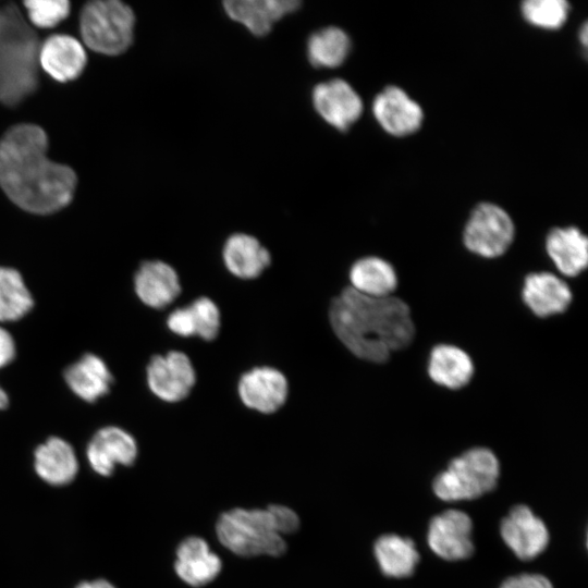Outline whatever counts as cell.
I'll use <instances>...</instances> for the list:
<instances>
[{"label":"cell","mask_w":588,"mask_h":588,"mask_svg":"<svg viewBox=\"0 0 588 588\" xmlns=\"http://www.w3.org/2000/svg\"><path fill=\"white\" fill-rule=\"evenodd\" d=\"M47 149V134L36 124H15L0 138V187L19 208L35 215L66 207L77 185L74 170L51 161Z\"/></svg>","instance_id":"cell-1"},{"label":"cell","mask_w":588,"mask_h":588,"mask_svg":"<svg viewBox=\"0 0 588 588\" xmlns=\"http://www.w3.org/2000/svg\"><path fill=\"white\" fill-rule=\"evenodd\" d=\"M329 326L339 342L356 358L384 364L415 338L409 306L395 295L370 297L343 287L328 306Z\"/></svg>","instance_id":"cell-2"},{"label":"cell","mask_w":588,"mask_h":588,"mask_svg":"<svg viewBox=\"0 0 588 588\" xmlns=\"http://www.w3.org/2000/svg\"><path fill=\"white\" fill-rule=\"evenodd\" d=\"M40 41L15 3L0 8V103L15 107L39 85Z\"/></svg>","instance_id":"cell-3"},{"label":"cell","mask_w":588,"mask_h":588,"mask_svg":"<svg viewBox=\"0 0 588 588\" xmlns=\"http://www.w3.org/2000/svg\"><path fill=\"white\" fill-rule=\"evenodd\" d=\"M500 477V462L488 448H471L454 457L432 481L442 501L474 500L491 492Z\"/></svg>","instance_id":"cell-4"},{"label":"cell","mask_w":588,"mask_h":588,"mask_svg":"<svg viewBox=\"0 0 588 588\" xmlns=\"http://www.w3.org/2000/svg\"><path fill=\"white\" fill-rule=\"evenodd\" d=\"M216 532L221 544L241 556H279L286 550L267 509L230 510L219 517Z\"/></svg>","instance_id":"cell-5"},{"label":"cell","mask_w":588,"mask_h":588,"mask_svg":"<svg viewBox=\"0 0 588 588\" xmlns=\"http://www.w3.org/2000/svg\"><path fill=\"white\" fill-rule=\"evenodd\" d=\"M135 14L119 0H97L85 3L79 13V33L93 51L119 56L133 42Z\"/></svg>","instance_id":"cell-6"},{"label":"cell","mask_w":588,"mask_h":588,"mask_svg":"<svg viewBox=\"0 0 588 588\" xmlns=\"http://www.w3.org/2000/svg\"><path fill=\"white\" fill-rule=\"evenodd\" d=\"M515 225L510 215L492 203L477 205L463 232V243L473 254L493 259L502 256L512 245Z\"/></svg>","instance_id":"cell-7"},{"label":"cell","mask_w":588,"mask_h":588,"mask_svg":"<svg viewBox=\"0 0 588 588\" xmlns=\"http://www.w3.org/2000/svg\"><path fill=\"white\" fill-rule=\"evenodd\" d=\"M150 392L160 401L176 404L192 394L197 383V370L192 358L181 350L154 355L146 367Z\"/></svg>","instance_id":"cell-8"},{"label":"cell","mask_w":588,"mask_h":588,"mask_svg":"<svg viewBox=\"0 0 588 588\" xmlns=\"http://www.w3.org/2000/svg\"><path fill=\"white\" fill-rule=\"evenodd\" d=\"M286 375L271 365H256L243 371L236 382L242 405L260 415H273L282 409L290 396Z\"/></svg>","instance_id":"cell-9"},{"label":"cell","mask_w":588,"mask_h":588,"mask_svg":"<svg viewBox=\"0 0 588 588\" xmlns=\"http://www.w3.org/2000/svg\"><path fill=\"white\" fill-rule=\"evenodd\" d=\"M471 531L473 520L467 513L446 510L431 518L427 542L433 553L443 560H466L475 550Z\"/></svg>","instance_id":"cell-10"},{"label":"cell","mask_w":588,"mask_h":588,"mask_svg":"<svg viewBox=\"0 0 588 588\" xmlns=\"http://www.w3.org/2000/svg\"><path fill=\"white\" fill-rule=\"evenodd\" d=\"M311 102L320 118L339 131L348 130L363 113V100L354 87L342 78L317 84Z\"/></svg>","instance_id":"cell-11"},{"label":"cell","mask_w":588,"mask_h":588,"mask_svg":"<svg viewBox=\"0 0 588 588\" xmlns=\"http://www.w3.org/2000/svg\"><path fill=\"white\" fill-rule=\"evenodd\" d=\"M500 534L505 544L523 561L540 555L550 540L544 522L525 504L511 509L501 522Z\"/></svg>","instance_id":"cell-12"},{"label":"cell","mask_w":588,"mask_h":588,"mask_svg":"<svg viewBox=\"0 0 588 588\" xmlns=\"http://www.w3.org/2000/svg\"><path fill=\"white\" fill-rule=\"evenodd\" d=\"M372 113L387 133L397 137L415 133L424 121L419 103L399 86H387L375 97Z\"/></svg>","instance_id":"cell-13"},{"label":"cell","mask_w":588,"mask_h":588,"mask_svg":"<svg viewBox=\"0 0 588 588\" xmlns=\"http://www.w3.org/2000/svg\"><path fill=\"white\" fill-rule=\"evenodd\" d=\"M134 289L144 305L160 310L181 296L183 285L180 273L171 264L154 259L140 264L134 275Z\"/></svg>","instance_id":"cell-14"},{"label":"cell","mask_w":588,"mask_h":588,"mask_svg":"<svg viewBox=\"0 0 588 588\" xmlns=\"http://www.w3.org/2000/svg\"><path fill=\"white\" fill-rule=\"evenodd\" d=\"M221 259L226 272L242 281L261 277L272 264L270 250L253 234H230L221 249Z\"/></svg>","instance_id":"cell-15"},{"label":"cell","mask_w":588,"mask_h":588,"mask_svg":"<svg viewBox=\"0 0 588 588\" xmlns=\"http://www.w3.org/2000/svg\"><path fill=\"white\" fill-rule=\"evenodd\" d=\"M137 453V443L133 436L113 426L99 429L86 449L89 466L105 477L111 476L117 465H132Z\"/></svg>","instance_id":"cell-16"},{"label":"cell","mask_w":588,"mask_h":588,"mask_svg":"<svg viewBox=\"0 0 588 588\" xmlns=\"http://www.w3.org/2000/svg\"><path fill=\"white\" fill-rule=\"evenodd\" d=\"M522 299L539 318L565 313L573 302L569 285L549 271L530 272L524 278Z\"/></svg>","instance_id":"cell-17"},{"label":"cell","mask_w":588,"mask_h":588,"mask_svg":"<svg viewBox=\"0 0 588 588\" xmlns=\"http://www.w3.org/2000/svg\"><path fill=\"white\" fill-rule=\"evenodd\" d=\"M87 56L82 44L74 37L54 34L39 49V66L53 79L66 83L76 79L84 71Z\"/></svg>","instance_id":"cell-18"},{"label":"cell","mask_w":588,"mask_h":588,"mask_svg":"<svg viewBox=\"0 0 588 588\" xmlns=\"http://www.w3.org/2000/svg\"><path fill=\"white\" fill-rule=\"evenodd\" d=\"M301 7L296 0H228L225 14L255 36H266L274 24Z\"/></svg>","instance_id":"cell-19"},{"label":"cell","mask_w":588,"mask_h":588,"mask_svg":"<svg viewBox=\"0 0 588 588\" xmlns=\"http://www.w3.org/2000/svg\"><path fill=\"white\" fill-rule=\"evenodd\" d=\"M544 246L561 274L575 278L587 269L588 238L577 226L551 229Z\"/></svg>","instance_id":"cell-20"},{"label":"cell","mask_w":588,"mask_h":588,"mask_svg":"<svg viewBox=\"0 0 588 588\" xmlns=\"http://www.w3.org/2000/svg\"><path fill=\"white\" fill-rule=\"evenodd\" d=\"M221 568L220 558L210 551L203 538L188 537L179 544L174 569L187 585L205 586L219 575Z\"/></svg>","instance_id":"cell-21"},{"label":"cell","mask_w":588,"mask_h":588,"mask_svg":"<svg viewBox=\"0 0 588 588\" xmlns=\"http://www.w3.org/2000/svg\"><path fill=\"white\" fill-rule=\"evenodd\" d=\"M427 373L436 384L450 390H460L473 379L475 365L463 348L441 343L430 351Z\"/></svg>","instance_id":"cell-22"},{"label":"cell","mask_w":588,"mask_h":588,"mask_svg":"<svg viewBox=\"0 0 588 588\" xmlns=\"http://www.w3.org/2000/svg\"><path fill=\"white\" fill-rule=\"evenodd\" d=\"M34 468L48 485L62 487L74 480L78 462L73 448L65 440L51 437L35 450Z\"/></svg>","instance_id":"cell-23"},{"label":"cell","mask_w":588,"mask_h":588,"mask_svg":"<svg viewBox=\"0 0 588 588\" xmlns=\"http://www.w3.org/2000/svg\"><path fill=\"white\" fill-rule=\"evenodd\" d=\"M350 287L370 297L391 296L399 285L394 267L378 256L356 259L348 269Z\"/></svg>","instance_id":"cell-24"},{"label":"cell","mask_w":588,"mask_h":588,"mask_svg":"<svg viewBox=\"0 0 588 588\" xmlns=\"http://www.w3.org/2000/svg\"><path fill=\"white\" fill-rule=\"evenodd\" d=\"M373 554L381 573L392 578L412 576L420 559L415 542L395 534L380 536L373 544Z\"/></svg>","instance_id":"cell-25"},{"label":"cell","mask_w":588,"mask_h":588,"mask_svg":"<svg viewBox=\"0 0 588 588\" xmlns=\"http://www.w3.org/2000/svg\"><path fill=\"white\" fill-rule=\"evenodd\" d=\"M64 378L70 389L87 402H95L108 393L112 383L107 365L94 354H86L68 367Z\"/></svg>","instance_id":"cell-26"},{"label":"cell","mask_w":588,"mask_h":588,"mask_svg":"<svg viewBox=\"0 0 588 588\" xmlns=\"http://www.w3.org/2000/svg\"><path fill=\"white\" fill-rule=\"evenodd\" d=\"M351 51L348 35L338 26L314 32L306 45L309 63L316 69H335L344 63Z\"/></svg>","instance_id":"cell-27"},{"label":"cell","mask_w":588,"mask_h":588,"mask_svg":"<svg viewBox=\"0 0 588 588\" xmlns=\"http://www.w3.org/2000/svg\"><path fill=\"white\" fill-rule=\"evenodd\" d=\"M183 308L188 339L217 340L222 331V311L213 298L200 295Z\"/></svg>","instance_id":"cell-28"},{"label":"cell","mask_w":588,"mask_h":588,"mask_svg":"<svg viewBox=\"0 0 588 588\" xmlns=\"http://www.w3.org/2000/svg\"><path fill=\"white\" fill-rule=\"evenodd\" d=\"M33 299L22 275L12 268L0 267V321L22 318Z\"/></svg>","instance_id":"cell-29"},{"label":"cell","mask_w":588,"mask_h":588,"mask_svg":"<svg viewBox=\"0 0 588 588\" xmlns=\"http://www.w3.org/2000/svg\"><path fill=\"white\" fill-rule=\"evenodd\" d=\"M569 8L565 0H526L520 11L529 24L543 29H558L567 20Z\"/></svg>","instance_id":"cell-30"},{"label":"cell","mask_w":588,"mask_h":588,"mask_svg":"<svg viewBox=\"0 0 588 588\" xmlns=\"http://www.w3.org/2000/svg\"><path fill=\"white\" fill-rule=\"evenodd\" d=\"M30 23L40 28H51L65 20L71 10L68 0H27L23 2Z\"/></svg>","instance_id":"cell-31"},{"label":"cell","mask_w":588,"mask_h":588,"mask_svg":"<svg viewBox=\"0 0 588 588\" xmlns=\"http://www.w3.org/2000/svg\"><path fill=\"white\" fill-rule=\"evenodd\" d=\"M272 517L277 531L282 536L296 531L299 527L297 514L285 505H270L267 509Z\"/></svg>","instance_id":"cell-32"},{"label":"cell","mask_w":588,"mask_h":588,"mask_svg":"<svg viewBox=\"0 0 588 588\" xmlns=\"http://www.w3.org/2000/svg\"><path fill=\"white\" fill-rule=\"evenodd\" d=\"M500 588H553L552 583L541 574H520L507 577Z\"/></svg>","instance_id":"cell-33"},{"label":"cell","mask_w":588,"mask_h":588,"mask_svg":"<svg viewBox=\"0 0 588 588\" xmlns=\"http://www.w3.org/2000/svg\"><path fill=\"white\" fill-rule=\"evenodd\" d=\"M15 346L12 336L0 328V368L8 365L14 357Z\"/></svg>","instance_id":"cell-34"},{"label":"cell","mask_w":588,"mask_h":588,"mask_svg":"<svg viewBox=\"0 0 588 588\" xmlns=\"http://www.w3.org/2000/svg\"><path fill=\"white\" fill-rule=\"evenodd\" d=\"M75 588H115L111 583L105 579H95L79 583Z\"/></svg>","instance_id":"cell-35"},{"label":"cell","mask_w":588,"mask_h":588,"mask_svg":"<svg viewBox=\"0 0 588 588\" xmlns=\"http://www.w3.org/2000/svg\"><path fill=\"white\" fill-rule=\"evenodd\" d=\"M579 39L581 40V44L584 47L587 46V37H588V32H587V24H584L580 32H579Z\"/></svg>","instance_id":"cell-36"},{"label":"cell","mask_w":588,"mask_h":588,"mask_svg":"<svg viewBox=\"0 0 588 588\" xmlns=\"http://www.w3.org/2000/svg\"><path fill=\"white\" fill-rule=\"evenodd\" d=\"M9 399L7 393L0 388V411L8 406Z\"/></svg>","instance_id":"cell-37"}]
</instances>
